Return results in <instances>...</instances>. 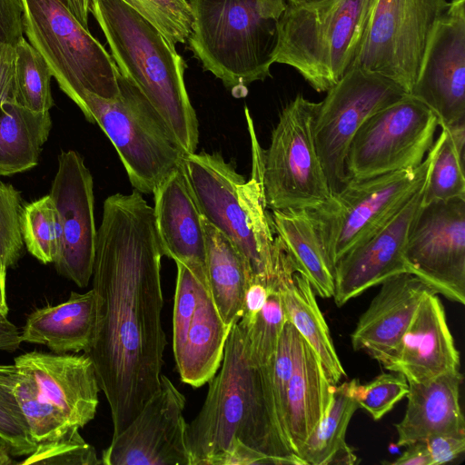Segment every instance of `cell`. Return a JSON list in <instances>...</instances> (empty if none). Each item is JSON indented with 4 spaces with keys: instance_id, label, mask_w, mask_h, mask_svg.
Masks as SVG:
<instances>
[{
    "instance_id": "obj_1",
    "label": "cell",
    "mask_w": 465,
    "mask_h": 465,
    "mask_svg": "<svg viewBox=\"0 0 465 465\" xmlns=\"http://www.w3.org/2000/svg\"><path fill=\"white\" fill-rule=\"evenodd\" d=\"M153 207L134 190L108 196L97 230L93 290L97 325L85 354L109 404L113 436L158 390L166 346L161 260Z\"/></svg>"
},
{
    "instance_id": "obj_2",
    "label": "cell",
    "mask_w": 465,
    "mask_h": 465,
    "mask_svg": "<svg viewBox=\"0 0 465 465\" xmlns=\"http://www.w3.org/2000/svg\"><path fill=\"white\" fill-rule=\"evenodd\" d=\"M271 364L250 354L246 332L232 325L221 366L208 381L205 401L187 424L191 465H211L232 440L270 458L273 464L303 465L293 453L278 418Z\"/></svg>"
},
{
    "instance_id": "obj_3",
    "label": "cell",
    "mask_w": 465,
    "mask_h": 465,
    "mask_svg": "<svg viewBox=\"0 0 465 465\" xmlns=\"http://www.w3.org/2000/svg\"><path fill=\"white\" fill-rule=\"evenodd\" d=\"M121 74L163 117L185 154L195 153L199 123L185 86V62L165 36L122 0H90Z\"/></svg>"
},
{
    "instance_id": "obj_4",
    "label": "cell",
    "mask_w": 465,
    "mask_h": 465,
    "mask_svg": "<svg viewBox=\"0 0 465 465\" xmlns=\"http://www.w3.org/2000/svg\"><path fill=\"white\" fill-rule=\"evenodd\" d=\"M252 138V168L247 181L219 153L185 154L182 168L202 215L248 260L253 277L265 282L274 269V232L262 183V148L245 110Z\"/></svg>"
},
{
    "instance_id": "obj_5",
    "label": "cell",
    "mask_w": 465,
    "mask_h": 465,
    "mask_svg": "<svg viewBox=\"0 0 465 465\" xmlns=\"http://www.w3.org/2000/svg\"><path fill=\"white\" fill-rule=\"evenodd\" d=\"M375 0L287 2L277 20L274 63L293 67L317 92L354 63Z\"/></svg>"
},
{
    "instance_id": "obj_6",
    "label": "cell",
    "mask_w": 465,
    "mask_h": 465,
    "mask_svg": "<svg viewBox=\"0 0 465 465\" xmlns=\"http://www.w3.org/2000/svg\"><path fill=\"white\" fill-rule=\"evenodd\" d=\"M193 22L189 47L235 97L270 76L274 64L277 20L265 17L257 0H189Z\"/></svg>"
},
{
    "instance_id": "obj_7",
    "label": "cell",
    "mask_w": 465,
    "mask_h": 465,
    "mask_svg": "<svg viewBox=\"0 0 465 465\" xmlns=\"http://www.w3.org/2000/svg\"><path fill=\"white\" fill-rule=\"evenodd\" d=\"M20 1L24 33L83 114L85 94L103 99L119 94L118 68L90 33L87 16L78 14L68 0Z\"/></svg>"
},
{
    "instance_id": "obj_8",
    "label": "cell",
    "mask_w": 465,
    "mask_h": 465,
    "mask_svg": "<svg viewBox=\"0 0 465 465\" xmlns=\"http://www.w3.org/2000/svg\"><path fill=\"white\" fill-rule=\"evenodd\" d=\"M119 94L103 99L85 94L86 120L97 124L118 153L132 186L153 194L181 166L185 153L139 88L118 71Z\"/></svg>"
},
{
    "instance_id": "obj_9",
    "label": "cell",
    "mask_w": 465,
    "mask_h": 465,
    "mask_svg": "<svg viewBox=\"0 0 465 465\" xmlns=\"http://www.w3.org/2000/svg\"><path fill=\"white\" fill-rule=\"evenodd\" d=\"M318 106L297 94L280 113L270 145L261 155L267 209L315 210L332 198L313 138Z\"/></svg>"
},
{
    "instance_id": "obj_10",
    "label": "cell",
    "mask_w": 465,
    "mask_h": 465,
    "mask_svg": "<svg viewBox=\"0 0 465 465\" xmlns=\"http://www.w3.org/2000/svg\"><path fill=\"white\" fill-rule=\"evenodd\" d=\"M430 164L428 153L414 169L350 180L329 203L312 210L333 271L341 258L371 237L422 188Z\"/></svg>"
},
{
    "instance_id": "obj_11",
    "label": "cell",
    "mask_w": 465,
    "mask_h": 465,
    "mask_svg": "<svg viewBox=\"0 0 465 465\" xmlns=\"http://www.w3.org/2000/svg\"><path fill=\"white\" fill-rule=\"evenodd\" d=\"M446 0H375L353 64L410 94Z\"/></svg>"
},
{
    "instance_id": "obj_12",
    "label": "cell",
    "mask_w": 465,
    "mask_h": 465,
    "mask_svg": "<svg viewBox=\"0 0 465 465\" xmlns=\"http://www.w3.org/2000/svg\"><path fill=\"white\" fill-rule=\"evenodd\" d=\"M437 126L435 114L410 94L379 110L351 142L345 161L349 181L418 167L433 145Z\"/></svg>"
},
{
    "instance_id": "obj_13",
    "label": "cell",
    "mask_w": 465,
    "mask_h": 465,
    "mask_svg": "<svg viewBox=\"0 0 465 465\" xmlns=\"http://www.w3.org/2000/svg\"><path fill=\"white\" fill-rule=\"evenodd\" d=\"M408 94L388 78L352 64L319 103L313 120L316 151L332 194L348 183L345 161L360 126Z\"/></svg>"
},
{
    "instance_id": "obj_14",
    "label": "cell",
    "mask_w": 465,
    "mask_h": 465,
    "mask_svg": "<svg viewBox=\"0 0 465 465\" xmlns=\"http://www.w3.org/2000/svg\"><path fill=\"white\" fill-rule=\"evenodd\" d=\"M173 351L183 382L199 388L219 370L231 330L214 302L206 268L175 262Z\"/></svg>"
},
{
    "instance_id": "obj_15",
    "label": "cell",
    "mask_w": 465,
    "mask_h": 465,
    "mask_svg": "<svg viewBox=\"0 0 465 465\" xmlns=\"http://www.w3.org/2000/svg\"><path fill=\"white\" fill-rule=\"evenodd\" d=\"M406 272L465 303V199L422 203L403 254Z\"/></svg>"
},
{
    "instance_id": "obj_16",
    "label": "cell",
    "mask_w": 465,
    "mask_h": 465,
    "mask_svg": "<svg viewBox=\"0 0 465 465\" xmlns=\"http://www.w3.org/2000/svg\"><path fill=\"white\" fill-rule=\"evenodd\" d=\"M186 399L167 376L139 413L103 450L104 465H191L183 418Z\"/></svg>"
},
{
    "instance_id": "obj_17",
    "label": "cell",
    "mask_w": 465,
    "mask_h": 465,
    "mask_svg": "<svg viewBox=\"0 0 465 465\" xmlns=\"http://www.w3.org/2000/svg\"><path fill=\"white\" fill-rule=\"evenodd\" d=\"M49 196L62 231L55 268L78 287H86L93 275L97 230L93 177L77 152L62 151L58 155V168Z\"/></svg>"
},
{
    "instance_id": "obj_18",
    "label": "cell",
    "mask_w": 465,
    "mask_h": 465,
    "mask_svg": "<svg viewBox=\"0 0 465 465\" xmlns=\"http://www.w3.org/2000/svg\"><path fill=\"white\" fill-rule=\"evenodd\" d=\"M410 95L440 127L465 122V0H451L434 26Z\"/></svg>"
},
{
    "instance_id": "obj_19",
    "label": "cell",
    "mask_w": 465,
    "mask_h": 465,
    "mask_svg": "<svg viewBox=\"0 0 465 465\" xmlns=\"http://www.w3.org/2000/svg\"><path fill=\"white\" fill-rule=\"evenodd\" d=\"M424 187L425 184L371 237L337 262L332 297L338 307L386 279L407 272L404 250L423 203Z\"/></svg>"
},
{
    "instance_id": "obj_20",
    "label": "cell",
    "mask_w": 465,
    "mask_h": 465,
    "mask_svg": "<svg viewBox=\"0 0 465 465\" xmlns=\"http://www.w3.org/2000/svg\"><path fill=\"white\" fill-rule=\"evenodd\" d=\"M45 400L60 410L71 425L83 428L95 416L100 387L92 360L85 353L31 351L15 359Z\"/></svg>"
},
{
    "instance_id": "obj_21",
    "label": "cell",
    "mask_w": 465,
    "mask_h": 465,
    "mask_svg": "<svg viewBox=\"0 0 465 465\" xmlns=\"http://www.w3.org/2000/svg\"><path fill=\"white\" fill-rule=\"evenodd\" d=\"M459 367L460 352L449 329L444 307L435 292H429L384 368L402 374L409 383H423Z\"/></svg>"
},
{
    "instance_id": "obj_22",
    "label": "cell",
    "mask_w": 465,
    "mask_h": 465,
    "mask_svg": "<svg viewBox=\"0 0 465 465\" xmlns=\"http://www.w3.org/2000/svg\"><path fill=\"white\" fill-rule=\"evenodd\" d=\"M381 285L359 318L351 340L355 351H366L384 367L421 300L434 291L410 272L395 274Z\"/></svg>"
},
{
    "instance_id": "obj_23",
    "label": "cell",
    "mask_w": 465,
    "mask_h": 465,
    "mask_svg": "<svg viewBox=\"0 0 465 465\" xmlns=\"http://www.w3.org/2000/svg\"><path fill=\"white\" fill-rule=\"evenodd\" d=\"M153 207L164 256L206 268V239L202 213L181 166L154 189Z\"/></svg>"
},
{
    "instance_id": "obj_24",
    "label": "cell",
    "mask_w": 465,
    "mask_h": 465,
    "mask_svg": "<svg viewBox=\"0 0 465 465\" xmlns=\"http://www.w3.org/2000/svg\"><path fill=\"white\" fill-rule=\"evenodd\" d=\"M463 381L459 370L423 383H409L408 402L402 420L395 424L397 446L423 442L434 434L465 436V421L460 404Z\"/></svg>"
},
{
    "instance_id": "obj_25",
    "label": "cell",
    "mask_w": 465,
    "mask_h": 465,
    "mask_svg": "<svg viewBox=\"0 0 465 465\" xmlns=\"http://www.w3.org/2000/svg\"><path fill=\"white\" fill-rule=\"evenodd\" d=\"M292 341L293 369L286 393L284 432L297 455L327 412L333 384L313 349L293 326Z\"/></svg>"
},
{
    "instance_id": "obj_26",
    "label": "cell",
    "mask_w": 465,
    "mask_h": 465,
    "mask_svg": "<svg viewBox=\"0 0 465 465\" xmlns=\"http://www.w3.org/2000/svg\"><path fill=\"white\" fill-rule=\"evenodd\" d=\"M97 325L94 291L72 292L67 301L34 311L21 332L22 341L47 346L54 353H86Z\"/></svg>"
},
{
    "instance_id": "obj_27",
    "label": "cell",
    "mask_w": 465,
    "mask_h": 465,
    "mask_svg": "<svg viewBox=\"0 0 465 465\" xmlns=\"http://www.w3.org/2000/svg\"><path fill=\"white\" fill-rule=\"evenodd\" d=\"M274 282L287 321L313 349L331 383L335 385L346 373L311 283L295 272L286 254L276 268Z\"/></svg>"
},
{
    "instance_id": "obj_28",
    "label": "cell",
    "mask_w": 465,
    "mask_h": 465,
    "mask_svg": "<svg viewBox=\"0 0 465 465\" xmlns=\"http://www.w3.org/2000/svg\"><path fill=\"white\" fill-rule=\"evenodd\" d=\"M270 216L274 235L295 272L309 281L315 294L322 298L332 297L333 267L326 253L313 211L272 210Z\"/></svg>"
},
{
    "instance_id": "obj_29",
    "label": "cell",
    "mask_w": 465,
    "mask_h": 465,
    "mask_svg": "<svg viewBox=\"0 0 465 465\" xmlns=\"http://www.w3.org/2000/svg\"><path fill=\"white\" fill-rule=\"evenodd\" d=\"M206 239V272L224 322L240 321L246 290L253 279L252 267L236 245L202 215Z\"/></svg>"
},
{
    "instance_id": "obj_30",
    "label": "cell",
    "mask_w": 465,
    "mask_h": 465,
    "mask_svg": "<svg viewBox=\"0 0 465 465\" xmlns=\"http://www.w3.org/2000/svg\"><path fill=\"white\" fill-rule=\"evenodd\" d=\"M51 128L49 112H34L15 103L0 105V175L35 166Z\"/></svg>"
},
{
    "instance_id": "obj_31",
    "label": "cell",
    "mask_w": 465,
    "mask_h": 465,
    "mask_svg": "<svg viewBox=\"0 0 465 465\" xmlns=\"http://www.w3.org/2000/svg\"><path fill=\"white\" fill-rule=\"evenodd\" d=\"M359 408L346 382L333 385L331 405L315 429L299 450L303 465L347 464L357 462V456L345 441L350 420Z\"/></svg>"
},
{
    "instance_id": "obj_32",
    "label": "cell",
    "mask_w": 465,
    "mask_h": 465,
    "mask_svg": "<svg viewBox=\"0 0 465 465\" xmlns=\"http://www.w3.org/2000/svg\"><path fill=\"white\" fill-rule=\"evenodd\" d=\"M430 164L423 191V203L465 199L464 154L450 133L441 127L430 150Z\"/></svg>"
},
{
    "instance_id": "obj_33",
    "label": "cell",
    "mask_w": 465,
    "mask_h": 465,
    "mask_svg": "<svg viewBox=\"0 0 465 465\" xmlns=\"http://www.w3.org/2000/svg\"><path fill=\"white\" fill-rule=\"evenodd\" d=\"M15 48V104L34 112H49L54 105L49 66L24 37Z\"/></svg>"
},
{
    "instance_id": "obj_34",
    "label": "cell",
    "mask_w": 465,
    "mask_h": 465,
    "mask_svg": "<svg viewBox=\"0 0 465 465\" xmlns=\"http://www.w3.org/2000/svg\"><path fill=\"white\" fill-rule=\"evenodd\" d=\"M21 232L27 251L43 263L58 257L62 231L57 211L48 195L23 206Z\"/></svg>"
},
{
    "instance_id": "obj_35",
    "label": "cell",
    "mask_w": 465,
    "mask_h": 465,
    "mask_svg": "<svg viewBox=\"0 0 465 465\" xmlns=\"http://www.w3.org/2000/svg\"><path fill=\"white\" fill-rule=\"evenodd\" d=\"M14 392L37 444L59 438L74 427L60 410L44 399L29 375L20 372Z\"/></svg>"
},
{
    "instance_id": "obj_36",
    "label": "cell",
    "mask_w": 465,
    "mask_h": 465,
    "mask_svg": "<svg viewBox=\"0 0 465 465\" xmlns=\"http://www.w3.org/2000/svg\"><path fill=\"white\" fill-rule=\"evenodd\" d=\"M286 322L280 292L271 289L254 323L244 330L250 354L258 363L272 362Z\"/></svg>"
},
{
    "instance_id": "obj_37",
    "label": "cell",
    "mask_w": 465,
    "mask_h": 465,
    "mask_svg": "<svg viewBox=\"0 0 465 465\" xmlns=\"http://www.w3.org/2000/svg\"><path fill=\"white\" fill-rule=\"evenodd\" d=\"M122 1L154 25L173 45L188 39L193 15L187 0Z\"/></svg>"
},
{
    "instance_id": "obj_38",
    "label": "cell",
    "mask_w": 465,
    "mask_h": 465,
    "mask_svg": "<svg viewBox=\"0 0 465 465\" xmlns=\"http://www.w3.org/2000/svg\"><path fill=\"white\" fill-rule=\"evenodd\" d=\"M345 382L359 408L375 420L387 414L409 391L408 381L398 372L381 373L367 384H361L358 379Z\"/></svg>"
},
{
    "instance_id": "obj_39",
    "label": "cell",
    "mask_w": 465,
    "mask_h": 465,
    "mask_svg": "<svg viewBox=\"0 0 465 465\" xmlns=\"http://www.w3.org/2000/svg\"><path fill=\"white\" fill-rule=\"evenodd\" d=\"M79 428L73 427L63 436L41 442L19 464H101L94 448L80 435Z\"/></svg>"
},
{
    "instance_id": "obj_40",
    "label": "cell",
    "mask_w": 465,
    "mask_h": 465,
    "mask_svg": "<svg viewBox=\"0 0 465 465\" xmlns=\"http://www.w3.org/2000/svg\"><path fill=\"white\" fill-rule=\"evenodd\" d=\"M16 382L0 383V439L7 445L12 456H28L38 444L31 436L14 392Z\"/></svg>"
},
{
    "instance_id": "obj_41",
    "label": "cell",
    "mask_w": 465,
    "mask_h": 465,
    "mask_svg": "<svg viewBox=\"0 0 465 465\" xmlns=\"http://www.w3.org/2000/svg\"><path fill=\"white\" fill-rule=\"evenodd\" d=\"M23 206L20 192L0 181V260L6 268L16 264L25 244L21 232Z\"/></svg>"
},
{
    "instance_id": "obj_42",
    "label": "cell",
    "mask_w": 465,
    "mask_h": 465,
    "mask_svg": "<svg viewBox=\"0 0 465 465\" xmlns=\"http://www.w3.org/2000/svg\"><path fill=\"white\" fill-rule=\"evenodd\" d=\"M293 369L292 325L286 322L272 360V381L276 411L284 432L285 403L288 383ZM285 434V432H284ZM286 436V435H285Z\"/></svg>"
},
{
    "instance_id": "obj_43",
    "label": "cell",
    "mask_w": 465,
    "mask_h": 465,
    "mask_svg": "<svg viewBox=\"0 0 465 465\" xmlns=\"http://www.w3.org/2000/svg\"><path fill=\"white\" fill-rule=\"evenodd\" d=\"M423 442L430 458V465L453 461L465 450V436L434 434Z\"/></svg>"
},
{
    "instance_id": "obj_44",
    "label": "cell",
    "mask_w": 465,
    "mask_h": 465,
    "mask_svg": "<svg viewBox=\"0 0 465 465\" xmlns=\"http://www.w3.org/2000/svg\"><path fill=\"white\" fill-rule=\"evenodd\" d=\"M20 0H0V41L15 45L24 36Z\"/></svg>"
},
{
    "instance_id": "obj_45",
    "label": "cell",
    "mask_w": 465,
    "mask_h": 465,
    "mask_svg": "<svg viewBox=\"0 0 465 465\" xmlns=\"http://www.w3.org/2000/svg\"><path fill=\"white\" fill-rule=\"evenodd\" d=\"M15 45L0 41V105L15 103Z\"/></svg>"
},
{
    "instance_id": "obj_46",
    "label": "cell",
    "mask_w": 465,
    "mask_h": 465,
    "mask_svg": "<svg viewBox=\"0 0 465 465\" xmlns=\"http://www.w3.org/2000/svg\"><path fill=\"white\" fill-rule=\"evenodd\" d=\"M273 464L267 456L256 451L241 442L238 439L232 440L229 447L217 456L211 465H260Z\"/></svg>"
},
{
    "instance_id": "obj_47",
    "label": "cell",
    "mask_w": 465,
    "mask_h": 465,
    "mask_svg": "<svg viewBox=\"0 0 465 465\" xmlns=\"http://www.w3.org/2000/svg\"><path fill=\"white\" fill-rule=\"evenodd\" d=\"M270 290L265 282L253 277L244 297L242 315L239 324L248 331L254 323L258 313L266 302Z\"/></svg>"
},
{
    "instance_id": "obj_48",
    "label": "cell",
    "mask_w": 465,
    "mask_h": 465,
    "mask_svg": "<svg viewBox=\"0 0 465 465\" xmlns=\"http://www.w3.org/2000/svg\"><path fill=\"white\" fill-rule=\"evenodd\" d=\"M391 465H430V458L424 442L407 446V450Z\"/></svg>"
},
{
    "instance_id": "obj_49",
    "label": "cell",
    "mask_w": 465,
    "mask_h": 465,
    "mask_svg": "<svg viewBox=\"0 0 465 465\" xmlns=\"http://www.w3.org/2000/svg\"><path fill=\"white\" fill-rule=\"evenodd\" d=\"M21 342L19 329L7 320V316H0V351H15Z\"/></svg>"
},
{
    "instance_id": "obj_50",
    "label": "cell",
    "mask_w": 465,
    "mask_h": 465,
    "mask_svg": "<svg viewBox=\"0 0 465 465\" xmlns=\"http://www.w3.org/2000/svg\"><path fill=\"white\" fill-rule=\"evenodd\" d=\"M263 16L278 20L283 12L286 0H257Z\"/></svg>"
},
{
    "instance_id": "obj_51",
    "label": "cell",
    "mask_w": 465,
    "mask_h": 465,
    "mask_svg": "<svg viewBox=\"0 0 465 465\" xmlns=\"http://www.w3.org/2000/svg\"><path fill=\"white\" fill-rule=\"evenodd\" d=\"M19 377L20 372L15 364H0V383L16 382L19 380Z\"/></svg>"
},
{
    "instance_id": "obj_52",
    "label": "cell",
    "mask_w": 465,
    "mask_h": 465,
    "mask_svg": "<svg viewBox=\"0 0 465 465\" xmlns=\"http://www.w3.org/2000/svg\"><path fill=\"white\" fill-rule=\"evenodd\" d=\"M71 6L79 14L88 15L90 12V0H68Z\"/></svg>"
},
{
    "instance_id": "obj_53",
    "label": "cell",
    "mask_w": 465,
    "mask_h": 465,
    "mask_svg": "<svg viewBox=\"0 0 465 465\" xmlns=\"http://www.w3.org/2000/svg\"><path fill=\"white\" fill-rule=\"evenodd\" d=\"M6 267L3 264L0 260V301L6 303V293H5V280H6Z\"/></svg>"
},
{
    "instance_id": "obj_54",
    "label": "cell",
    "mask_w": 465,
    "mask_h": 465,
    "mask_svg": "<svg viewBox=\"0 0 465 465\" xmlns=\"http://www.w3.org/2000/svg\"><path fill=\"white\" fill-rule=\"evenodd\" d=\"M7 445L0 439V465L14 464Z\"/></svg>"
},
{
    "instance_id": "obj_55",
    "label": "cell",
    "mask_w": 465,
    "mask_h": 465,
    "mask_svg": "<svg viewBox=\"0 0 465 465\" xmlns=\"http://www.w3.org/2000/svg\"><path fill=\"white\" fill-rule=\"evenodd\" d=\"M8 313L7 303H4L0 301V316L6 317Z\"/></svg>"
},
{
    "instance_id": "obj_56",
    "label": "cell",
    "mask_w": 465,
    "mask_h": 465,
    "mask_svg": "<svg viewBox=\"0 0 465 465\" xmlns=\"http://www.w3.org/2000/svg\"><path fill=\"white\" fill-rule=\"evenodd\" d=\"M306 1H312V0H286V2H292V3H301V2H306Z\"/></svg>"
}]
</instances>
